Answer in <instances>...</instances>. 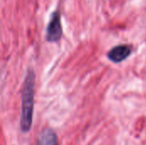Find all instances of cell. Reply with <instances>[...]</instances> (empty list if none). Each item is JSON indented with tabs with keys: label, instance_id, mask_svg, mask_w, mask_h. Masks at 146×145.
<instances>
[{
	"label": "cell",
	"instance_id": "obj_3",
	"mask_svg": "<svg viewBox=\"0 0 146 145\" xmlns=\"http://www.w3.org/2000/svg\"><path fill=\"white\" fill-rule=\"evenodd\" d=\"M133 45L131 44H121L114 46L108 53L107 57L114 63H120L127 60L133 52Z\"/></svg>",
	"mask_w": 146,
	"mask_h": 145
},
{
	"label": "cell",
	"instance_id": "obj_2",
	"mask_svg": "<svg viewBox=\"0 0 146 145\" xmlns=\"http://www.w3.org/2000/svg\"><path fill=\"white\" fill-rule=\"evenodd\" d=\"M62 36V26L61 13L59 9L52 12L48 23L45 33V39L49 43H56L61 40Z\"/></svg>",
	"mask_w": 146,
	"mask_h": 145
},
{
	"label": "cell",
	"instance_id": "obj_1",
	"mask_svg": "<svg viewBox=\"0 0 146 145\" xmlns=\"http://www.w3.org/2000/svg\"><path fill=\"white\" fill-rule=\"evenodd\" d=\"M35 73L32 68L27 71L21 90V112L20 127L22 132H28L33 123V112L34 104Z\"/></svg>",
	"mask_w": 146,
	"mask_h": 145
},
{
	"label": "cell",
	"instance_id": "obj_4",
	"mask_svg": "<svg viewBox=\"0 0 146 145\" xmlns=\"http://www.w3.org/2000/svg\"><path fill=\"white\" fill-rule=\"evenodd\" d=\"M36 145H58L57 136L50 127H46L38 134Z\"/></svg>",
	"mask_w": 146,
	"mask_h": 145
}]
</instances>
